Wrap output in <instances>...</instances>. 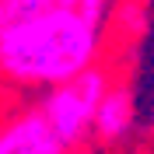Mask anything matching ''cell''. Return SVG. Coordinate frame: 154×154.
Wrapping results in <instances>:
<instances>
[{
	"instance_id": "1",
	"label": "cell",
	"mask_w": 154,
	"mask_h": 154,
	"mask_svg": "<svg viewBox=\"0 0 154 154\" xmlns=\"http://www.w3.org/2000/svg\"><path fill=\"white\" fill-rule=\"evenodd\" d=\"M102 46L105 21L56 4L42 18L0 35V77L14 84L60 88L95 67Z\"/></svg>"
},
{
	"instance_id": "2",
	"label": "cell",
	"mask_w": 154,
	"mask_h": 154,
	"mask_svg": "<svg viewBox=\"0 0 154 154\" xmlns=\"http://www.w3.org/2000/svg\"><path fill=\"white\" fill-rule=\"evenodd\" d=\"M109 88H112V70L105 63H95L81 77H74L60 88H49L46 98L35 109L42 112L49 130L60 137V144L70 151L88 137V130L95 123V112L102 105V98L109 95Z\"/></svg>"
},
{
	"instance_id": "3",
	"label": "cell",
	"mask_w": 154,
	"mask_h": 154,
	"mask_svg": "<svg viewBox=\"0 0 154 154\" xmlns=\"http://www.w3.org/2000/svg\"><path fill=\"white\" fill-rule=\"evenodd\" d=\"M0 154H67V147L38 109H25L0 126Z\"/></svg>"
},
{
	"instance_id": "4",
	"label": "cell",
	"mask_w": 154,
	"mask_h": 154,
	"mask_svg": "<svg viewBox=\"0 0 154 154\" xmlns=\"http://www.w3.org/2000/svg\"><path fill=\"white\" fill-rule=\"evenodd\" d=\"M130 126H133V95H130V88L123 84H112L109 88V95L102 98V105L95 112V130L102 140H123L130 133Z\"/></svg>"
},
{
	"instance_id": "5",
	"label": "cell",
	"mask_w": 154,
	"mask_h": 154,
	"mask_svg": "<svg viewBox=\"0 0 154 154\" xmlns=\"http://www.w3.org/2000/svg\"><path fill=\"white\" fill-rule=\"evenodd\" d=\"M53 7H56V0H0V35L42 18Z\"/></svg>"
},
{
	"instance_id": "6",
	"label": "cell",
	"mask_w": 154,
	"mask_h": 154,
	"mask_svg": "<svg viewBox=\"0 0 154 154\" xmlns=\"http://www.w3.org/2000/svg\"><path fill=\"white\" fill-rule=\"evenodd\" d=\"M60 7H74V11H84V14H91V18L105 21L109 18V0H56Z\"/></svg>"
}]
</instances>
